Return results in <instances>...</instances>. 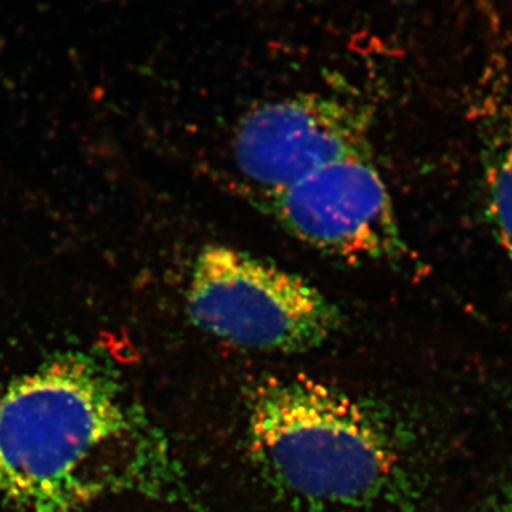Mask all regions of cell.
<instances>
[{"mask_svg": "<svg viewBox=\"0 0 512 512\" xmlns=\"http://www.w3.org/2000/svg\"><path fill=\"white\" fill-rule=\"evenodd\" d=\"M369 114L319 94L261 104L235 130L239 173L264 194L288 187L325 165L370 156Z\"/></svg>", "mask_w": 512, "mask_h": 512, "instance_id": "5", "label": "cell"}, {"mask_svg": "<svg viewBox=\"0 0 512 512\" xmlns=\"http://www.w3.org/2000/svg\"><path fill=\"white\" fill-rule=\"evenodd\" d=\"M187 312L202 332L259 352L316 349L342 325L338 306L311 282L227 245L197 256Z\"/></svg>", "mask_w": 512, "mask_h": 512, "instance_id": "3", "label": "cell"}, {"mask_svg": "<svg viewBox=\"0 0 512 512\" xmlns=\"http://www.w3.org/2000/svg\"><path fill=\"white\" fill-rule=\"evenodd\" d=\"M485 175L491 218L512 259V123L495 138Z\"/></svg>", "mask_w": 512, "mask_h": 512, "instance_id": "6", "label": "cell"}, {"mask_svg": "<svg viewBox=\"0 0 512 512\" xmlns=\"http://www.w3.org/2000/svg\"><path fill=\"white\" fill-rule=\"evenodd\" d=\"M265 197L275 220L322 254L349 264L396 262L404 254L392 197L372 156L325 165Z\"/></svg>", "mask_w": 512, "mask_h": 512, "instance_id": "4", "label": "cell"}, {"mask_svg": "<svg viewBox=\"0 0 512 512\" xmlns=\"http://www.w3.org/2000/svg\"><path fill=\"white\" fill-rule=\"evenodd\" d=\"M181 490L163 434L90 357H59L0 392V495L16 507L74 512Z\"/></svg>", "mask_w": 512, "mask_h": 512, "instance_id": "1", "label": "cell"}, {"mask_svg": "<svg viewBox=\"0 0 512 512\" xmlns=\"http://www.w3.org/2000/svg\"><path fill=\"white\" fill-rule=\"evenodd\" d=\"M487 512H512V477L505 480L491 495Z\"/></svg>", "mask_w": 512, "mask_h": 512, "instance_id": "7", "label": "cell"}, {"mask_svg": "<svg viewBox=\"0 0 512 512\" xmlns=\"http://www.w3.org/2000/svg\"><path fill=\"white\" fill-rule=\"evenodd\" d=\"M248 421L256 461L306 503L365 507L394 477L396 456L376 421L350 397L313 380L259 384Z\"/></svg>", "mask_w": 512, "mask_h": 512, "instance_id": "2", "label": "cell"}]
</instances>
